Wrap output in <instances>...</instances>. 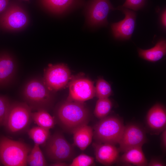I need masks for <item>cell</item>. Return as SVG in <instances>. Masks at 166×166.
<instances>
[{"instance_id":"6da1fadb","label":"cell","mask_w":166,"mask_h":166,"mask_svg":"<svg viewBox=\"0 0 166 166\" xmlns=\"http://www.w3.org/2000/svg\"><path fill=\"white\" fill-rule=\"evenodd\" d=\"M54 117L64 130L73 133L80 127L88 124L90 113L84 102L66 100L57 106Z\"/></svg>"},{"instance_id":"7a4b0ae2","label":"cell","mask_w":166,"mask_h":166,"mask_svg":"<svg viewBox=\"0 0 166 166\" xmlns=\"http://www.w3.org/2000/svg\"><path fill=\"white\" fill-rule=\"evenodd\" d=\"M54 93L47 88L43 79L34 78L25 85L22 95L24 102L32 110L48 111L53 104Z\"/></svg>"},{"instance_id":"3957f363","label":"cell","mask_w":166,"mask_h":166,"mask_svg":"<svg viewBox=\"0 0 166 166\" xmlns=\"http://www.w3.org/2000/svg\"><path fill=\"white\" fill-rule=\"evenodd\" d=\"M31 148L21 141L0 136V162L5 166H27V157Z\"/></svg>"},{"instance_id":"277c9868","label":"cell","mask_w":166,"mask_h":166,"mask_svg":"<svg viewBox=\"0 0 166 166\" xmlns=\"http://www.w3.org/2000/svg\"><path fill=\"white\" fill-rule=\"evenodd\" d=\"M125 125L118 116H109L100 119L94 125L93 138L96 142L116 145L119 142Z\"/></svg>"},{"instance_id":"5b68a950","label":"cell","mask_w":166,"mask_h":166,"mask_svg":"<svg viewBox=\"0 0 166 166\" xmlns=\"http://www.w3.org/2000/svg\"><path fill=\"white\" fill-rule=\"evenodd\" d=\"M32 110L25 102H11L4 126L6 130L14 134L27 129L32 120Z\"/></svg>"},{"instance_id":"8992f818","label":"cell","mask_w":166,"mask_h":166,"mask_svg":"<svg viewBox=\"0 0 166 166\" xmlns=\"http://www.w3.org/2000/svg\"><path fill=\"white\" fill-rule=\"evenodd\" d=\"M84 6L86 25L93 29L107 26L109 13L116 10L109 0H89Z\"/></svg>"},{"instance_id":"52a82bcc","label":"cell","mask_w":166,"mask_h":166,"mask_svg":"<svg viewBox=\"0 0 166 166\" xmlns=\"http://www.w3.org/2000/svg\"><path fill=\"white\" fill-rule=\"evenodd\" d=\"M45 153L53 163L69 160L73 157V147L59 132H56L50 136L45 143Z\"/></svg>"},{"instance_id":"ba28073f","label":"cell","mask_w":166,"mask_h":166,"mask_svg":"<svg viewBox=\"0 0 166 166\" xmlns=\"http://www.w3.org/2000/svg\"><path fill=\"white\" fill-rule=\"evenodd\" d=\"M71 78V73L63 63L49 64L45 69L42 79L51 91L56 92L64 88Z\"/></svg>"},{"instance_id":"9c48e42d","label":"cell","mask_w":166,"mask_h":166,"mask_svg":"<svg viewBox=\"0 0 166 166\" xmlns=\"http://www.w3.org/2000/svg\"><path fill=\"white\" fill-rule=\"evenodd\" d=\"M146 131L142 126L136 123L125 125L118 143L120 152H123L136 147H142L148 141Z\"/></svg>"},{"instance_id":"30bf717a","label":"cell","mask_w":166,"mask_h":166,"mask_svg":"<svg viewBox=\"0 0 166 166\" xmlns=\"http://www.w3.org/2000/svg\"><path fill=\"white\" fill-rule=\"evenodd\" d=\"M69 89L67 101L84 102L95 96L94 82L82 76L71 78L69 82Z\"/></svg>"},{"instance_id":"8fae6325","label":"cell","mask_w":166,"mask_h":166,"mask_svg":"<svg viewBox=\"0 0 166 166\" xmlns=\"http://www.w3.org/2000/svg\"><path fill=\"white\" fill-rule=\"evenodd\" d=\"M29 22L26 12L19 6H8L0 14V27L7 30L16 31L26 27Z\"/></svg>"},{"instance_id":"7c38bea8","label":"cell","mask_w":166,"mask_h":166,"mask_svg":"<svg viewBox=\"0 0 166 166\" xmlns=\"http://www.w3.org/2000/svg\"><path fill=\"white\" fill-rule=\"evenodd\" d=\"M125 15L124 18L119 22L110 25L112 33L116 39L121 40L129 39L134 32L136 24V14L135 12L122 6L116 8Z\"/></svg>"},{"instance_id":"4fadbf2b","label":"cell","mask_w":166,"mask_h":166,"mask_svg":"<svg viewBox=\"0 0 166 166\" xmlns=\"http://www.w3.org/2000/svg\"><path fill=\"white\" fill-rule=\"evenodd\" d=\"M147 132L158 135L166 128V109L160 103H156L148 111L145 118Z\"/></svg>"},{"instance_id":"5bb4252c","label":"cell","mask_w":166,"mask_h":166,"mask_svg":"<svg viewBox=\"0 0 166 166\" xmlns=\"http://www.w3.org/2000/svg\"><path fill=\"white\" fill-rule=\"evenodd\" d=\"M45 9L57 15H64L84 6L85 0H41Z\"/></svg>"},{"instance_id":"9a60e30c","label":"cell","mask_w":166,"mask_h":166,"mask_svg":"<svg viewBox=\"0 0 166 166\" xmlns=\"http://www.w3.org/2000/svg\"><path fill=\"white\" fill-rule=\"evenodd\" d=\"M96 161L105 166H110L117 163L119 157L118 148L115 145L97 142L93 143Z\"/></svg>"},{"instance_id":"2e32d148","label":"cell","mask_w":166,"mask_h":166,"mask_svg":"<svg viewBox=\"0 0 166 166\" xmlns=\"http://www.w3.org/2000/svg\"><path fill=\"white\" fill-rule=\"evenodd\" d=\"M17 69L16 61L11 55L0 54V86L8 85L13 81Z\"/></svg>"},{"instance_id":"e0dca14e","label":"cell","mask_w":166,"mask_h":166,"mask_svg":"<svg viewBox=\"0 0 166 166\" xmlns=\"http://www.w3.org/2000/svg\"><path fill=\"white\" fill-rule=\"evenodd\" d=\"M119 164L136 166H147L148 162L142 147L130 148L123 152L117 163Z\"/></svg>"},{"instance_id":"ac0fdd59","label":"cell","mask_w":166,"mask_h":166,"mask_svg":"<svg viewBox=\"0 0 166 166\" xmlns=\"http://www.w3.org/2000/svg\"><path fill=\"white\" fill-rule=\"evenodd\" d=\"M139 57L147 61L155 62L164 57L166 54V41L162 39L153 47L147 49H138Z\"/></svg>"},{"instance_id":"d6986e66","label":"cell","mask_w":166,"mask_h":166,"mask_svg":"<svg viewBox=\"0 0 166 166\" xmlns=\"http://www.w3.org/2000/svg\"><path fill=\"white\" fill-rule=\"evenodd\" d=\"M74 144L81 150H85L91 143L93 138V129L86 124L75 130L73 133Z\"/></svg>"},{"instance_id":"ffe728a7","label":"cell","mask_w":166,"mask_h":166,"mask_svg":"<svg viewBox=\"0 0 166 166\" xmlns=\"http://www.w3.org/2000/svg\"><path fill=\"white\" fill-rule=\"evenodd\" d=\"M31 116L32 120L38 126L49 130L53 128L56 123L54 117L45 110L41 109L32 112Z\"/></svg>"},{"instance_id":"44dd1931","label":"cell","mask_w":166,"mask_h":166,"mask_svg":"<svg viewBox=\"0 0 166 166\" xmlns=\"http://www.w3.org/2000/svg\"><path fill=\"white\" fill-rule=\"evenodd\" d=\"M27 165L30 166L47 165L45 158L39 145L34 144L27 156Z\"/></svg>"},{"instance_id":"7402d4cb","label":"cell","mask_w":166,"mask_h":166,"mask_svg":"<svg viewBox=\"0 0 166 166\" xmlns=\"http://www.w3.org/2000/svg\"><path fill=\"white\" fill-rule=\"evenodd\" d=\"M28 134L34 144L39 146L45 144L50 136L49 130L39 126L34 127L30 129Z\"/></svg>"},{"instance_id":"603a6c76","label":"cell","mask_w":166,"mask_h":166,"mask_svg":"<svg viewBox=\"0 0 166 166\" xmlns=\"http://www.w3.org/2000/svg\"><path fill=\"white\" fill-rule=\"evenodd\" d=\"M113 106V103L109 98L98 99L94 111V116L100 119L106 117L110 112Z\"/></svg>"},{"instance_id":"cb8c5ba5","label":"cell","mask_w":166,"mask_h":166,"mask_svg":"<svg viewBox=\"0 0 166 166\" xmlns=\"http://www.w3.org/2000/svg\"><path fill=\"white\" fill-rule=\"evenodd\" d=\"M95 91V96L98 99L109 98L113 93L110 85L101 77L97 81Z\"/></svg>"},{"instance_id":"d4e9b609","label":"cell","mask_w":166,"mask_h":166,"mask_svg":"<svg viewBox=\"0 0 166 166\" xmlns=\"http://www.w3.org/2000/svg\"><path fill=\"white\" fill-rule=\"evenodd\" d=\"M95 164L94 158L84 153L78 155L73 158L70 166H91Z\"/></svg>"},{"instance_id":"484cf974","label":"cell","mask_w":166,"mask_h":166,"mask_svg":"<svg viewBox=\"0 0 166 166\" xmlns=\"http://www.w3.org/2000/svg\"><path fill=\"white\" fill-rule=\"evenodd\" d=\"M11 103L8 97L0 96V127L4 125Z\"/></svg>"},{"instance_id":"4316f807","label":"cell","mask_w":166,"mask_h":166,"mask_svg":"<svg viewBox=\"0 0 166 166\" xmlns=\"http://www.w3.org/2000/svg\"><path fill=\"white\" fill-rule=\"evenodd\" d=\"M145 2V0H126L122 6L135 11L142 9L144 6Z\"/></svg>"},{"instance_id":"83f0119b","label":"cell","mask_w":166,"mask_h":166,"mask_svg":"<svg viewBox=\"0 0 166 166\" xmlns=\"http://www.w3.org/2000/svg\"><path fill=\"white\" fill-rule=\"evenodd\" d=\"M148 166H165L166 164L161 158L158 157H152L148 162Z\"/></svg>"},{"instance_id":"f1b7e54d","label":"cell","mask_w":166,"mask_h":166,"mask_svg":"<svg viewBox=\"0 0 166 166\" xmlns=\"http://www.w3.org/2000/svg\"><path fill=\"white\" fill-rule=\"evenodd\" d=\"M160 143L162 149L163 151L164 152L166 150V128L161 133Z\"/></svg>"},{"instance_id":"f546056e","label":"cell","mask_w":166,"mask_h":166,"mask_svg":"<svg viewBox=\"0 0 166 166\" xmlns=\"http://www.w3.org/2000/svg\"><path fill=\"white\" fill-rule=\"evenodd\" d=\"M9 0H0V14L3 12L8 6Z\"/></svg>"},{"instance_id":"4dcf8cb0","label":"cell","mask_w":166,"mask_h":166,"mask_svg":"<svg viewBox=\"0 0 166 166\" xmlns=\"http://www.w3.org/2000/svg\"><path fill=\"white\" fill-rule=\"evenodd\" d=\"M166 10L165 8L163 10L161 16V22L163 27L164 29L166 27Z\"/></svg>"},{"instance_id":"1f68e13d","label":"cell","mask_w":166,"mask_h":166,"mask_svg":"<svg viewBox=\"0 0 166 166\" xmlns=\"http://www.w3.org/2000/svg\"><path fill=\"white\" fill-rule=\"evenodd\" d=\"M50 165L53 166H68L69 164L66 163L65 162H57L52 163L50 164Z\"/></svg>"},{"instance_id":"d6a6232c","label":"cell","mask_w":166,"mask_h":166,"mask_svg":"<svg viewBox=\"0 0 166 166\" xmlns=\"http://www.w3.org/2000/svg\"><path fill=\"white\" fill-rule=\"evenodd\" d=\"M25 0V1H29V0Z\"/></svg>"}]
</instances>
